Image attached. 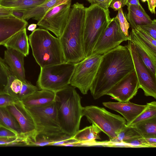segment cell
Listing matches in <instances>:
<instances>
[{
    "label": "cell",
    "mask_w": 156,
    "mask_h": 156,
    "mask_svg": "<svg viewBox=\"0 0 156 156\" xmlns=\"http://www.w3.org/2000/svg\"><path fill=\"white\" fill-rule=\"evenodd\" d=\"M25 107L34 121L37 134L51 137L63 133L59 123L55 101L42 106Z\"/></svg>",
    "instance_id": "obj_8"
},
{
    "label": "cell",
    "mask_w": 156,
    "mask_h": 156,
    "mask_svg": "<svg viewBox=\"0 0 156 156\" xmlns=\"http://www.w3.org/2000/svg\"><path fill=\"white\" fill-rule=\"evenodd\" d=\"M33 56L41 67L65 62L59 38L41 28L35 29L28 37Z\"/></svg>",
    "instance_id": "obj_4"
},
{
    "label": "cell",
    "mask_w": 156,
    "mask_h": 156,
    "mask_svg": "<svg viewBox=\"0 0 156 156\" xmlns=\"http://www.w3.org/2000/svg\"><path fill=\"white\" fill-rule=\"evenodd\" d=\"M125 5L127 7L131 5H141L139 0H125Z\"/></svg>",
    "instance_id": "obj_43"
},
{
    "label": "cell",
    "mask_w": 156,
    "mask_h": 156,
    "mask_svg": "<svg viewBox=\"0 0 156 156\" xmlns=\"http://www.w3.org/2000/svg\"><path fill=\"white\" fill-rule=\"evenodd\" d=\"M28 41L25 28L12 35L3 45L7 49L15 50L26 57L29 55V52Z\"/></svg>",
    "instance_id": "obj_21"
},
{
    "label": "cell",
    "mask_w": 156,
    "mask_h": 156,
    "mask_svg": "<svg viewBox=\"0 0 156 156\" xmlns=\"http://www.w3.org/2000/svg\"><path fill=\"white\" fill-rule=\"evenodd\" d=\"M134 126L143 137L156 138V117L140 122Z\"/></svg>",
    "instance_id": "obj_27"
},
{
    "label": "cell",
    "mask_w": 156,
    "mask_h": 156,
    "mask_svg": "<svg viewBox=\"0 0 156 156\" xmlns=\"http://www.w3.org/2000/svg\"><path fill=\"white\" fill-rule=\"evenodd\" d=\"M142 137L143 136L135 126H128L126 124L115 138L107 142H102V144L103 146L117 147L119 144Z\"/></svg>",
    "instance_id": "obj_24"
},
{
    "label": "cell",
    "mask_w": 156,
    "mask_h": 156,
    "mask_svg": "<svg viewBox=\"0 0 156 156\" xmlns=\"http://www.w3.org/2000/svg\"><path fill=\"white\" fill-rule=\"evenodd\" d=\"M28 23L12 15L0 16V45H3L17 32L26 28Z\"/></svg>",
    "instance_id": "obj_16"
},
{
    "label": "cell",
    "mask_w": 156,
    "mask_h": 156,
    "mask_svg": "<svg viewBox=\"0 0 156 156\" xmlns=\"http://www.w3.org/2000/svg\"><path fill=\"white\" fill-rule=\"evenodd\" d=\"M12 15L18 18L23 19L24 11L23 9L12 8L11 11Z\"/></svg>",
    "instance_id": "obj_40"
},
{
    "label": "cell",
    "mask_w": 156,
    "mask_h": 156,
    "mask_svg": "<svg viewBox=\"0 0 156 156\" xmlns=\"http://www.w3.org/2000/svg\"><path fill=\"white\" fill-rule=\"evenodd\" d=\"M20 137L19 136L14 137H0V146H10L12 143L18 140Z\"/></svg>",
    "instance_id": "obj_37"
},
{
    "label": "cell",
    "mask_w": 156,
    "mask_h": 156,
    "mask_svg": "<svg viewBox=\"0 0 156 156\" xmlns=\"http://www.w3.org/2000/svg\"><path fill=\"white\" fill-rule=\"evenodd\" d=\"M145 109L130 123L128 126H134L144 121L156 117V102L153 101L147 103Z\"/></svg>",
    "instance_id": "obj_29"
},
{
    "label": "cell",
    "mask_w": 156,
    "mask_h": 156,
    "mask_svg": "<svg viewBox=\"0 0 156 156\" xmlns=\"http://www.w3.org/2000/svg\"><path fill=\"white\" fill-rule=\"evenodd\" d=\"M6 107L19 124L22 137L25 140L26 146H31L35 141L37 133L35 122L31 115L20 101Z\"/></svg>",
    "instance_id": "obj_13"
},
{
    "label": "cell",
    "mask_w": 156,
    "mask_h": 156,
    "mask_svg": "<svg viewBox=\"0 0 156 156\" xmlns=\"http://www.w3.org/2000/svg\"><path fill=\"white\" fill-rule=\"evenodd\" d=\"M133 30L142 40L147 43L154 49L156 50V39L138 27H136Z\"/></svg>",
    "instance_id": "obj_32"
},
{
    "label": "cell",
    "mask_w": 156,
    "mask_h": 156,
    "mask_svg": "<svg viewBox=\"0 0 156 156\" xmlns=\"http://www.w3.org/2000/svg\"><path fill=\"white\" fill-rule=\"evenodd\" d=\"M129 37L130 41L134 44L139 46L147 54L154 65L156 67V50L154 49L147 43L142 40L133 29H132L130 32Z\"/></svg>",
    "instance_id": "obj_28"
},
{
    "label": "cell",
    "mask_w": 156,
    "mask_h": 156,
    "mask_svg": "<svg viewBox=\"0 0 156 156\" xmlns=\"http://www.w3.org/2000/svg\"><path fill=\"white\" fill-rule=\"evenodd\" d=\"M102 55L93 53L75 64L70 85L83 95L87 94L97 74Z\"/></svg>",
    "instance_id": "obj_9"
},
{
    "label": "cell",
    "mask_w": 156,
    "mask_h": 156,
    "mask_svg": "<svg viewBox=\"0 0 156 156\" xmlns=\"http://www.w3.org/2000/svg\"><path fill=\"white\" fill-rule=\"evenodd\" d=\"M0 126L13 130L22 137L19 124L6 107H0Z\"/></svg>",
    "instance_id": "obj_25"
},
{
    "label": "cell",
    "mask_w": 156,
    "mask_h": 156,
    "mask_svg": "<svg viewBox=\"0 0 156 156\" xmlns=\"http://www.w3.org/2000/svg\"><path fill=\"white\" fill-rule=\"evenodd\" d=\"M101 130L95 125L86 127L78 130L72 137L78 142V147L94 146L97 140L101 139L99 134Z\"/></svg>",
    "instance_id": "obj_19"
},
{
    "label": "cell",
    "mask_w": 156,
    "mask_h": 156,
    "mask_svg": "<svg viewBox=\"0 0 156 156\" xmlns=\"http://www.w3.org/2000/svg\"><path fill=\"white\" fill-rule=\"evenodd\" d=\"M55 94V102L61 130L72 137L79 130L83 116L81 97L70 84Z\"/></svg>",
    "instance_id": "obj_3"
},
{
    "label": "cell",
    "mask_w": 156,
    "mask_h": 156,
    "mask_svg": "<svg viewBox=\"0 0 156 156\" xmlns=\"http://www.w3.org/2000/svg\"><path fill=\"white\" fill-rule=\"evenodd\" d=\"M105 107L122 115L126 121V124L133 121L146 108L147 105H139L131 102H107L102 103Z\"/></svg>",
    "instance_id": "obj_17"
},
{
    "label": "cell",
    "mask_w": 156,
    "mask_h": 156,
    "mask_svg": "<svg viewBox=\"0 0 156 156\" xmlns=\"http://www.w3.org/2000/svg\"><path fill=\"white\" fill-rule=\"evenodd\" d=\"M1 0H0V2Z\"/></svg>",
    "instance_id": "obj_48"
},
{
    "label": "cell",
    "mask_w": 156,
    "mask_h": 156,
    "mask_svg": "<svg viewBox=\"0 0 156 156\" xmlns=\"http://www.w3.org/2000/svg\"><path fill=\"white\" fill-rule=\"evenodd\" d=\"M145 138L148 142L152 145L154 147H156V138L147 137Z\"/></svg>",
    "instance_id": "obj_44"
},
{
    "label": "cell",
    "mask_w": 156,
    "mask_h": 156,
    "mask_svg": "<svg viewBox=\"0 0 156 156\" xmlns=\"http://www.w3.org/2000/svg\"><path fill=\"white\" fill-rule=\"evenodd\" d=\"M134 45L142 62L152 73L156 75V67L154 65L148 55L139 46L135 44Z\"/></svg>",
    "instance_id": "obj_30"
},
{
    "label": "cell",
    "mask_w": 156,
    "mask_h": 156,
    "mask_svg": "<svg viewBox=\"0 0 156 156\" xmlns=\"http://www.w3.org/2000/svg\"><path fill=\"white\" fill-rule=\"evenodd\" d=\"M130 40L122 30L116 16L112 18L107 27L98 40L93 53L103 55L120 45L124 41Z\"/></svg>",
    "instance_id": "obj_12"
},
{
    "label": "cell",
    "mask_w": 156,
    "mask_h": 156,
    "mask_svg": "<svg viewBox=\"0 0 156 156\" xmlns=\"http://www.w3.org/2000/svg\"><path fill=\"white\" fill-rule=\"evenodd\" d=\"M142 2H146V1H147V0H141Z\"/></svg>",
    "instance_id": "obj_47"
},
{
    "label": "cell",
    "mask_w": 156,
    "mask_h": 156,
    "mask_svg": "<svg viewBox=\"0 0 156 156\" xmlns=\"http://www.w3.org/2000/svg\"><path fill=\"white\" fill-rule=\"evenodd\" d=\"M113 0H93L91 4H97L102 8L105 9H108Z\"/></svg>",
    "instance_id": "obj_38"
},
{
    "label": "cell",
    "mask_w": 156,
    "mask_h": 156,
    "mask_svg": "<svg viewBox=\"0 0 156 156\" xmlns=\"http://www.w3.org/2000/svg\"><path fill=\"white\" fill-rule=\"evenodd\" d=\"M118 11V14L116 16L118 20L120 28L125 35L129 36L128 30L130 24L125 16L122 8L119 9Z\"/></svg>",
    "instance_id": "obj_33"
},
{
    "label": "cell",
    "mask_w": 156,
    "mask_h": 156,
    "mask_svg": "<svg viewBox=\"0 0 156 156\" xmlns=\"http://www.w3.org/2000/svg\"><path fill=\"white\" fill-rule=\"evenodd\" d=\"M55 94L47 90H37L21 102L27 107H40L55 101Z\"/></svg>",
    "instance_id": "obj_20"
},
{
    "label": "cell",
    "mask_w": 156,
    "mask_h": 156,
    "mask_svg": "<svg viewBox=\"0 0 156 156\" xmlns=\"http://www.w3.org/2000/svg\"><path fill=\"white\" fill-rule=\"evenodd\" d=\"M69 0H47L43 3L33 8L23 9L24 16L23 19H30L39 21L46 13L53 8L64 3Z\"/></svg>",
    "instance_id": "obj_23"
},
{
    "label": "cell",
    "mask_w": 156,
    "mask_h": 156,
    "mask_svg": "<svg viewBox=\"0 0 156 156\" xmlns=\"http://www.w3.org/2000/svg\"><path fill=\"white\" fill-rule=\"evenodd\" d=\"M19 101L7 93H0V107H6Z\"/></svg>",
    "instance_id": "obj_34"
},
{
    "label": "cell",
    "mask_w": 156,
    "mask_h": 156,
    "mask_svg": "<svg viewBox=\"0 0 156 156\" xmlns=\"http://www.w3.org/2000/svg\"><path fill=\"white\" fill-rule=\"evenodd\" d=\"M147 2L149 10L151 13L155 14L156 0H147Z\"/></svg>",
    "instance_id": "obj_42"
},
{
    "label": "cell",
    "mask_w": 156,
    "mask_h": 156,
    "mask_svg": "<svg viewBox=\"0 0 156 156\" xmlns=\"http://www.w3.org/2000/svg\"><path fill=\"white\" fill-rule=\"evenodd\" d=\"M24 55L12 49L8 48L4 52V60L13 74L23 82L26 80L24 67Z\"/></svg>",
    "instance_id": "obj_18"
},
{
    "label": "cell",
    "mask_w": 156,
    "mask_h": 156,
    "mask_svg": "<svg viewBox=\"0 0 156 156\" xmlns=\"http://www.w3.org/2000/svg\"><path fill=\"white\" fill-rule=\"evenodd\" d=\"M127 46L130 51L140 88L147 96L156 98V75L152 73L142 62L134 44L128 41Z\"/></svg>",
    "instance_id": "obj_11"
},
{
    "label": "cell",
    "mask_w": 156,
    "mask_h": 156,
    "mask_svg": "<svg viewBox=\"0 0 156 156\" xmlns=\"http://www.w3.org/2000/svg\"><path fill=\"white\" fill-rule=\"evenodd\" d=\"M89 3H91L93 0H87Z\"/></svg>",
    "instance_id": "obj_46"
},
{
    "label": "cell",
    "mask_w": 156,
    "mask_h": 156,
    "mask_svg": "<svg viewBox=\"0 0 156 156\" xmlns=\"http://www.w3.org/2000/svg\"><path fill=\"white\" fill-rule=\"evenodd\" d=\"M125 0H113L110 7L114 11H117L125 5Z\"/></svg>",
    "instance_id": "obj_39"
},
{
    "label": "cell",
    "mask_w": 156,
    "mask_h": 156,
    "mask_svg": "<svg viewBox=\"0 0 156 156\" xmlns=\"http://www.w3.org/2000/svg\"><path fill=\"white\" fill-rule=\"evenodd\" d=\"M136 27L141 29L156 39V20L155 19L153 20L151 23L138 26Z\"/></svg>",
    "instance_id": "obj_35"
},
{
    "label": "cell",
    "mask_w": 156,
    "mask_h": 156,
    "mask_svg": "<svg viewBox=\"0 0 156 156\" xmlns=\"http://www.w3.org/2000/svg\"></svg>",
    "instance_id": "obj_49"
},
{
    "label": "cell",
    "mask_w": 156,
    "mask_h": 156,
    "mask_svg": "<svg viewBox=\"0 0 156 156\" xmlns=\"http://www.w3.org/2000/svg\"><path fill=\"white\" fill-rule=\"evenodd\" d=\"M134 69L127 45H119L102 55L97 74L89 90L93 98L97 99L106 95L112 87Z\"/></svg>",
    "instance_id": "obj_1"
},
{
    "label": "cell",
    "mask_w": 156,
    "mask_h": 156,
    "mask_svg": "<svg viewBox=\"0 0 156 156\" xmlns=\"http://www.w3.org/2000/svg\"><path fill=\"white\" fill-rule=\"evenodd\" d=\"M18 136L17 134L13 130L0 126V137H14Z\"/></svg>",
    "instance_id": "obj_36"
},
{
    "label": "cell",
    "mask_w": 156,
    "mask_h": 156,
    "mask_svg": "<svg viewBox=\"0 0 156 156\" xmlns=\"http://www.w3.org/2000/svg\"><path fill=\"white\" fill-rule=\"evenodd\" d=\"M47 0H1L0 5L7 8L27 9L33 8Z\"/></svg>",
    "instance_id": "obj_26"
},
{
    "label": "cell",
    "mask_w": 156,
    "mask_h": 156,
    "mask_svg": "<svg viewBox=\"0 0 156 156\" xmlns=\"http://www.w3.org/2000/svg\"><path fill=\"white\" fill-rule=\"evenodd\" d=\"M82 114L90 123L95 125L108 136L110 140L115 138L126 124L124 118L96 106L83 107Z\"/></svg>",
    "instance_id": "obj_7"
},
{
    "label": "cell",
    "mask_w": 156,
    "mask_h": 156,
    "mask_svg": "<svg viewBox=\"0 0 156 156\" xmlns=\"http://www.w3.org/2000/svg\"><path fill=\"white\" fill-rule=\"evenodd\" d=\"M86 8L76 2L72 5L69 18L59 38L65 62L77 63L86 58L83 45Z\"/></svg>",
    "instance_id": "obj_2"
},
{
    "label": "cell",
    "mask_w": 156,
    "mask_h": 156,
    "mask_svg": "<svg viewBox=\"0 0 156 156\" xmlns=\"http://www.w3.org/2000/svg\"><path fill=\"white\" fill-rule=\"evenodd\" d=\"M38 90L37 87L30 82L27 81L23 82L18 79L10 70L6 88L7 93L21 101Z\"/></svg>",
    "instance_id": "obj_15"
},
{
    "label": "cell",
    "mask_w": 156,
    "mask_h": 156,
    "mask_svg": "<svg viewBox=\"0 0 156 156\" xmlns=\"http://www.w3.org/2000/svg\"><path fill=\"white\" fill-rule=\"evenodd\" d=\"M128 12L126 19L129 22L132 29L137 26L152 23V20L146 13L142 6L131 5L127 7Z\"/></svg>",
    "instance_id": "obj_22"
},
{
    "label": "cell",
    "mask_w": 156,
    "mask_h": 156,
    "mask_svg": "<svg viewBox=\"0 0 156 156\" xmlns=\"http://www.w3.org/2000/svg\"><path fill=\"white\" fill-rule=\"evenodd\" d=\"M71 1L69 0L51 9L38 21L37 25L41 28L51 31L59 38L68 20Z\"/></svg>",
    "instance_id": "obj_10"
},
{
    "label": "cell",
    "mask_w": 156,
    "mask_h": 156,
    "mask_svg": "<svg viewBox=\"0 0 156 156\" xmlns=\"http://www.w3.org/2000/svg\"><path fill=\"white\" fill-rule=\"evenodd\" d=\"M37 27V24L34 23L31 24L28 26L27 30L29 31L33 32L36 29Z\"/></svg>",
    "instance_id": "obj_45"
},
{
    "label": "cell",
    "mask_w": 156,
    "mask_h": 156,
    "mask_svg": "<svg viewBox=\"0 0 156 156\" xmlns=\"http://www.w3.org/2000/svg\"><path fill=\"white\" fill-rule=\"evenodd\" d=\"M75 64L64 62L41 67L37 87L55 93L64 89L70 84Z\"/></svg>",
    "instance_id": "obj_6"
},
{
    "label": "cell",
    "mask_w": 156,
    "mask_h": 156,
    "mask_svg": "<svg viewBox=\"0 0 156 156\" xmlns=\"http://www.w3.org/2000/svg\"><path fill=\"white\" fill-rule=\"evenodd\" d=\"M12 9L7 8L0 5V16L12 15L11 11Z\"/></svg>",
    "instance_id": "obj_41"
},
{
    "label": "cell",
    "mask_w": 156,
    "mask_h": 156,
    "mask_svg": "<svg viewBox=\"0 0 156 156\" xmlns=\"http://www.w3.org/2000/svg\"><path fill=\"white\" fill-rule=\"evenodd\" d=\"M140 88L135 69L129 73L114 85L107 92L118 102L129 101L136 94Z\"/></svg>",
    "instance_id": "obj_14"
},
{
    "label": "cell",
    "mask_w": 156,
    "mask_h": 156,
    "mask_svg": "<svg viewBox=\"0 0 156 156\" xmlns=\"http://www.w3.org/2000/svg\"><path fill=\"white\" fill-rule=\"evenodd\" d=\"M122 147H154L148 142L145 138L142 137L136 139L125 143H121Z\"/></svg>",
    "instance_id": "obj_31"
},
{
    "label": "cell",
    "mask_w": 156,
    "mask_h": 156,
    "mask_svg": "<svg viewBox=\"0 0 156 156\" xmlns=\"http://www.w3.org/2000/svg\"><path fill=\"white\" fill-rule=\"evenodd\" d=\"M110 12L97 4L86 8L83 34V48L86 57L93 53L98 40L110 23Z\"/></svg>",
    "instance_id": "obj_5"
}]
</instances>
